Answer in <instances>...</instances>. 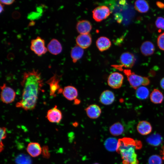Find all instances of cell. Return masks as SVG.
Here are the masks:
<instances>
[{"label": "cell", "instance_id": "cell-38", "mask_svg": "<svg viewBox=\"0 0 164 164\" xmlns=\"http://www.w3.org/2000/svg\"><path fill=\"white\" fill-rule=\"evenodd\" d=\"M4 7L3 5L0 3V13H1L4 11Z\"/></svg>", "mask_w": 164, "mask_h": 164}, {"label": "cell", "instance_id": "cell-8", "mask_svg": "<svg viewBox=\"0 0 164 164\" xmlns=\"http://www.w3.org/2000/svg\"><path fill=\"white\" fill-rule=\"evenodd\" d=\"M124 80L123 75L118 72H114L109 76L107 83L108 85L113 89H118L122 86Z\"/></svg>", "mask_w": 164, "mask_h": 164}, {"label": "cell", "instance_id": "cell-37", "mask_svg": "<svg viewBox=\"0 0 164 164\" xmlns=\"http://www.w3.org/2000/svg\"><path fill=\"white\" fill-rule=\"evenodd\" d=\"M161 154L162 156V159L164 160V145L162 148L161 151Z\"/></svg>", "mask_w": 164, "mask_h": 164}, {"label": "cell", "instance_id": "cell-30", "mask_svg": "<svg viewBox=\"0 0 164 164\" xmlns=\"http://www.w3.org/2000/svg\"><path fill=\"white\" fill-rule=\"evenodd\" d=\"M157 43L159 48L164 51V32L159 36L157 39Z\"/></svg>", "mask_w": 164, "mask_h": 164}, {"label": "cell", "instance_id": "cell-20", "mask_svg": "<svg viewBox=\"0 0 164 164\" xmlns=\"http://www.w3.org/2000/svg\"><path fill=\"white\" fill-rule=\"evenodd\" d=\"M155 49L154 44L149 41L144 42L140 47L142 53L145 56H149L152 55L154 52Z\"/></svg>", "mask_w": 164, "mask_h": 164}, {"label": "cell", "instance_id": "cell-22", "mask_svg": "<svg viewBox=\"0 0 164 164\" xmlns=\"http://www.w3.org/2000/svg\"><path fill=\"white\" fill-rule=\"evenodd\" d=\"M151 101L155 104L162 103L164 99V96L162 92L159 89H154L150 95Z\"/></svg>", "mask_w": 164, "mask_h": 164}, {"label": "cell", "instance_id": "cell-7", "mask_svg": "<svg viewBox=\"0 0 164 164\" xmlns=\"http://www.w3.org/2000/svg\"><path fill=\"white\" fill-rule=\"evenodd\" d=\"M94 19L97 22H101L107 18L110 14L109 8L105 5H101L95 8L92 11Z\"/></svg>", "mask_w": 164, "mask_h": 164}, {"label": "cell", "instance_id": "cell-33", "mask_svg": "<svg viewBox=\"0 0 164 164\" xmlns=\"http://www.w3.org/2000/svg\"><path fill=\"white\" fill-rule=\"evenodd\" d=\"M6 137V128L5 127L0 128V141L5 139Z\"/></svg>", "mask_w": 164, "mask_h": 164}, {"label": "cell", "instance_id": "cell-5", "mask_svg": "<svg viewBox=\"0 0 164 164\" xmlns=\"http://www.w3.org/2000/svg\"><path fill=\"white\" fill-rule=\"evenodd\" d=\"M30 48L38 56L44 54L48 50L47 48L45 46L44 40L39 36L31 40Z\"/></svg>", "mask_w": 164, "mask_h": 164}, {"label": "cell", "instance_id": "cell-29", "mask_svg": "<svg viewBox=\"0 0 164 164\" xmlns=\"http://www.w3.org/2000/svg\"><path fill=\"white\" fill-rule=\"evenodd\" d=\"M148 164H162L161 157L156 155L150 156L148 159Z\"/></svg>", "mask_w": 164, "mask_h": 164}, {"label": "cell", "instance_id": "cell-18", "mask_svg": "<svg viewBox=\"0 0 164 164\" xmlns=\"http://www.w3.org/2000/svg\"><path fill=\"white\" fill-rule=\"evenodd\" d=\"M96 45L98 50L103 52L108 50L111 46V43L110 40L105 36H101L97 39Z\"/></svg>", "mask_w": 164, "mask_h": 164}, {"label": "cell", "instance_id": "cell-24", "mask_svg": "<svg viewBox=\"0 0 164 164\" xmlns=\"http://www.w3.org/2000/svg\"><path fill=\"white\" fill-rule=\"evenodd\" d=\"M124 127L120 122H117L112 125L109 128L110 133L115 136L121 134L124 131Z\"/></svg>", "mask_w": 164, "mask_h": 164}, {"label": "cell", "instance_id": "cell-27", "mask_svg": "<svg viewBox=\"0 0 164 164\" xmlns=\"http://www.w3.org/2000/svg\"><path fill=\"white\" fill-rule=\"evenodd\" d=\"M135 94L136 97L139 99H145L149 95V91L145 86H141L136 89Z\"/></svg>", "mask_w": 164, "mask_h": 164}, {"label": "cell", "instance_id": "cell-3", "mask_svg": "<svg viewBox=\"0 0 164 164\" xmlns=\"http://www.w3.org/2000/svg\"><path fill=\"white\" fill-rule=\"evenodd\" d=\"M124 72L127 76L130 85L134 89H136L141 85L145 86L150 84V80L147 77L136 74L130 70L125 69L124 70Z\"/></svg>", "mask_w": 164, "mask_h": 164}, {"label": "cell", "instance_id": "cell-1", "mask_svg": "<svg viewBox=\"0 0 164 164\" xmlns=\"http://www.w3.org/2000/svg\"><path fill=\"white\" fill-rule=\"evenodd\" d=\"M21 84L22 88V98L15 106L27 111L33 110L36 106L39 93L43 85L40 73L35 69L24 72Z\"/></svg>", "mask_w": 164, "mask_h": 164}, {"label": "cell", "instance_id": "cell-21", "mask_svg": "<svg viewBox=\"0 0 164 164\" xmlns=\"http://www.w3.org/2000/svg\"><path fill=\"white\" fill-rule=\"evenodd\" d=\"M84 53L83 49L78 45L73 47L71 50L70 52L71 57L74 63H76L81 59Z\"/></svg>", "mask_w": 164, "mask_h": 164}, {"label": "cell", "instance_id": "cell-26", "mask_svg": "<svg viewBox=\"0 0 164 164\" xmlns=\"http://www.w3.org/2000/svg\"><path fill=\"white\" fill-rule=\"evenodd\" d=\"M118 141L114 138H107L104 142V146L106 149L111 152L116 150Z\"/></svg>", "mask_w": 164, "mask_h": 164}, {"label": "cell", "instance_id": "cell-10", "mask_svg": "<svg viewBox=\"0 0 164 164\" xmlns=\"http://www.w3.org/2000/svg\"><path fill=\"white\" fill-rule=\"evenodd\" d=\"M46 117L51 122L59 123L62 118V114L56 105L54 107L48 110Z\"/></svg>", "mask_w": 164, "mask_h": 164}, {"label": "cell", "instance_id": "cell-13", "mask_svg": "<svg viewBox=\"0 0 164 164\" xmlns=\"http://www.w3.org/2000/svg\"><path fill=\"white\" fill-rule=\"evenodd\" d=\"M87 116L91 119H94L98 118L101 113L100 107L95 104H91L85 109Z\"/></svg>", "mask_w": 164, "mask_h": 164}, {"label": "cell", "instance_id": "cell-9", "mask_svg": "<svg viewBox=\"0 0 164 164\" xmlns=\"http://www.w3.org/2000/svg\"><path fill=\"white\" fill-rule=\"evenodd\" d=\"M136 59L134 55L128 52L122 53L120 57V62L121 67L126 68L132 67L134 65Z\"/></svg>", "mask_w": 164, "mask_h": 164}, {"label": "cell", "instance_id": "cell-39", "mask_svg": "<svg viewBox=\"0 0 164 164\" xmlns=\"http://www.w3.org/2000/svg\"><path fill=\"white\" fill-rule=\"evenodd\" d=\"M93 164H98V163H94Z\"/></svg>", "mask_w": 164, "mask_h": 164}, {"label": "cell", "instance_id": "cell-36", "mask_svg": "<svg viewBox=\"0 0 164 164\" xmlns=\"http://www.w3.org/2000/svg\"><path fill=\"white\" fill-rule=\"evenodd\" d=\"M160 85L161 88L164 90V77L162 78L160 81Z\"/></svg>", "mask_w": 164, "mask_h": 164}, {"label": "cell", "instance_id": "cell-32", "mask_svg": "<svg viewBox=\"0 0 164 164\" xmlns=\"http://www.w3.org/2000/svg\"><path fill=\"white\" fill-rule=\"evenodd\" d=\"M42 154L43 157L46 158H49L50 157V153L49 148L47 146H44L42 149Z\"/></svg>", "mask_w": 164, "mask_h": 164}, {"label": "cell", "instance_id": "cell-4", "mask_svg": "<svg viewBox=\"0 0 164 164\" xmlns=\"http://www.w3.org/2000/svg\"><path fill=\"white\" fill-rule=\"evenodd\" d=\"M60 77L56 73L54 74L46 82V83L49 85L50 94L52 97H55L57 94L62 93L63 89L60 87L59 84Z\"/></svg>", "mask_w": 164, "mask_h": 164}, {"label": "cell", "instance_id": "cell-25", "mask_svg": "<svg viewBox=\"0 0 164 164\" xmlns=\"http://www.w3.org/2000/svg\"><path fill=\"white\" fill-rule=\"evenodd\" d=\"M162 138L158 133H154L149 136L146 139V141L150 145L153 146H158L161 143Z\"/></svg>", "mask_w": 164, "mask_h": 164}, {"label": "cell", "instance_id": "cell-14", "mask_svg": "<svg viewBox=\"0 0 164 164\" xmlns=\"http://www.w3.org/2000/svg\"><path fill=\"white\" fill-rule=\"evenodd\" d=\"M62 93L63 96L69 101L75 100L78 95V92L77 88L70 85L64 87Z\"/></svg>", "mask_w": 164, "mask_h": 164}, {"label": "cell", "instance_id": "cell-6", "mask_svg": "<svg viewBox=\"0 0 164 164\" xmlns=\"http://www.w3.org/2000/svg\"><path fill=\"white\" fill-rule=\"evenodd\" d=\"M0 88L1 99L3 103L8 104L14 101L15 98L16 93L12 88L7 86L5 83L1 86Z\"/></svg>", "mask_w": 164, "mask_h": 164}, {"label": "cell", "instance_id": "cell-12", "mask_svg": "<svg viewBox=\"0 0 164 164\" xmlns=\"http://www.w3.org/2000/svg\"><path fill=\"white\" fill-rule=\"evenodd\" d=\"M115 99L114 93L109 90L104 91L101 94L99 101L101 103L104 105H109L112 104Z\"/></svg>", "mask_w": 164, "mask_h": 164}, {"label": "cell", "instance_id": "cell-2", "mask_svg": "<svg viewBox=\"0 0 164 164\" xmlns=\"http://www.w3.org/2000/svg\"><path fill=\"white\" fill-rule=\"evenodd\" d=\"M142 146L140 141L125 137L118 139L116 151L120 155L123 164H139L136 150Z\"/></svg>", "mask_w": 164, "mask_h": 164}, {"label": "cell", "instance_id": "cell-31", "mask_svg": "<svg viewBox=\"0 0 164 164\" xmlns=\"http://www.w3.org/2000/svg\"><path fill=\"white\" fill-rule=\"evenodd\" d=\"M156 27L160 29L164 30V18L162 17H158L155 21Z\"/></svg>", "mask_w": 164, "mask_h": 164}, {"label": "cell", "instance_id": "cell-35", "mask_svg": "<svg viewBox=\"0 0 164 164\" xmlns=\"http://www.w3.org/2000/svg\"><path fill=\"white\" fill-rule=\"evenodd\" d=\"M156 4L157 6L161 9H162L164 8V4L159 1H157L156 2Z\"/></svg>", "mask_w": 164, "mask_h": 164}, {"label": "cell", "instance_id": "cell-23", "mask_svg": "<svg viewBox=\"0 0 164 164\" xmlns=\"http://www.w3.org/2000/svg\"><path fill=\"white\" fill-rule=\"evenodd\" d=\"M135 8L139 12L146 13L149 9V5L148 2L144 0H138L135 3Z\"/></svg>", "mask_w": 164, "mask_h": 164}, {"label": "cell", "instance_id": "cell-19", "mask_svg": "<svg viewBox=\"0 0 164 164\" xmlns=\"http://www.w3.org/2000/svg\"><path fill=\"white\" fill-rule=\"evenodd\" d=\"M138 132L142 135H146L150 133L152 129L149 122L146 121H140L137 126Z\"/></svg>", "mask_w": 164, "mask_h": 164}, {"label": "cell", "instance_id": "cell-28", "mask_svg": "<svg viewBox=\"0 0 164 164\" xmlns=\"http://www.w3.org/2000/svg\"><path fill=\"white\" fill-rule=\"evenodd\" d=\"M15 162L16 164H32V161L29 156L21 154L16 157Z\"/></svg>", "mask_w": 164, "mask_h": 164}, {"label": "cell", "instance_id": "cell-11", "mask_svg": "<svg viewBox=\"0 0 164 164\" xmlns=\"http://www.w3.org/2000/svg\"><path fill=\"white\" fill-rule=\"evenodd\" d=\"M76 41L78 46L85 49L88 48L91 44L92 38L89 34H80L77 37Z\"/></svg>", "mask_w": 164, "mask_h": 164}, {"label": "cell", "instance_id": "cell-16", "mask_svg": "<svg viewBox=\"0 0 164 164\" xmlns=\"http://www.w3.org/2000/svg\"><path fill=\"white\" fill-rule=\"evenodd\" d=\"M48 50L52 54L57 55L60 53L62 50V45L57 39H53L47 46Z\"/></svg>", "mask_w": 164, "mask_h": 164}, {"label": "cell", "instance_id": "cell-34", "mask_svg": "<svg viewBox=\"0 0 164 164\" xmlns=\"http://www.w3.org/2000/svg\"><path fill=\"white\" fill-rule=\"evenodd\" d=\"M14 0H0V3L6 5H10L12 4L14 2Z\"/></svg>", "mask_w": 164, "mask_h": 164}, {"label": "cell", "instance_id": "cell-15", "mask_svg": "<svg viewBox=\"0 0 164 164\" xmlns=\"http://www.w3.org/2000/svg\"><path fill=\"white\" fill-rule=\"evenodd\" d=\"M76 28L78 32L80 34H89L92 29V26L89 21L82 20L77 22Z\"/></svg>", "mask_w": 164, "mask_h": 164}, {"label": "cell", "instance_id": "cell-17", "mask_svg": "<svg viewBox=\"0 0 164 164\" xmlns=\"http://www.w3.org/2000/svg\"><path fill=\"white\" fill-rule=\"evenodd\" d=\"M27 151L31 156L35 157L38 156L41 154L42 149L39 143L32 142L28 144L27 147Z\"/></svg>", "mask_w": 164, "mask_h": 164}]
</instances>
